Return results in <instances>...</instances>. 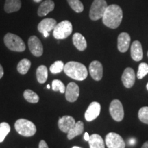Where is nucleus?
<instances>
[{
  "instance_id": "f257e3e1",
  "label": "nucleus",
  "mask_w": 148,
  "mask_h": 148,
  "mask_svg": "<svg viewBox=\"0 0 148 148\" xmlns=\"http://www.w3.org/2000/svg\"><path fill=\"white\" fill-rule=\"evenodd\" d=\"M101 18L106 26L111 29H116L121 23L123 11L118 5L111 4L107 6Z\"/></svg>"
},
{
  "instance_id": "f03ea898",
  "label": "nucleus",
  "mask_w": 148,
  "mask_h": 148,
  "mask_svg": "<svg viewBox=\"0 0 148 148\" xmlns=\"http://www.w3.org/2000/svg\"><path fill=\"white\" fill-rule=\"evenodd\" d=\"M63 71L67 76L78 81L84 80L88 75L86 66L75 61H70L64 64Z\"/></svg>"
},
{
  "instance_id": "7ed1b4c3",
  "label": "nucleus",
  "mask_w": 148,
  "mask_h": 148,
  "mask_svg": "<svg viewBox=\"0 0 148 148\" xmlns=\"http://www.w3.org/2000/svg\"><path fill=\"white\" fill-rule=\"evenodd\" d=\"M5 45L11 51L22 52L25 51V44L21 37L12 33H7L3 38Z\"/></svg>"
},
{
  "instance_id": "20e7f679",
  "label": "nucleus",
  "mask_w": 148,
  "mask_h": 148,
  "mask_svg": "<svg viewBox=\"0 0 148 148\" xmlns=\"http://www.w3.org/2000/svg\"><path fill=\"white\" fill-rule=\"evenodd\" d=\"M16 131L21 136L29 137L36 132V125L33 122L25 119H19L14 123Z\"/></svg>"
},
{
  "instance_id": "39448f33",
  "label": "nucleus",
  "mask_w": 148,
  "mask_h": 148,
  "mask_svg": "<svg viewBox=\"0 0 148 148\" xmlns=\"http://www.w3.org/2000/svg\"><path fill=\"white\" fill-rule=\"evenodd\" d=\"M73 31V26L71 22L64 20L57 23L53 29V36L56 39L62 40L70 36Z\"/></svg>"
},
{
  "instance_id": "423d86ee",
  "label": "nucleus",
  "mask_w": 148,
  "mask_h": 148,
  "mask_svg": "<svg viewBox=\"0 0 148 148\" xmlns=\"http://www.w3.org/2000/svg\"><path fill=\"white\" fill-rule=\"evenodd\" d=\"M108 6L106 0H94L90 8L89 17L92 21H97L102 18Z\"/></svg>"
},
{
  "instance_id": "0eeeda50",
  "label": "nucleus",
  "mask_w": 148,
  "mask_h": 148,
  "mask_svg": "<svg viewBox=\"0 0 148 148\" xmlns=\"http://www.w3.org/2000/svg\"><path fill=\"white\" fill-rule=\"evenodd\" d=\"M109 112L112 119L117 122L122 121L124 117L123 105L119 99H114L111 101L109 107Z\"/></svg>"
},
{
  "instance_id": "6e6552de",
  "label": "nucleus",
  "mask_w": 148,
  "mask_h": 148,
  "mask_svg": "<svg viewBox=\"0 0 148 148\" xmlns=\"http://www.w3.org/2000/svg\"><path fill=\"white\" fill-rule=\"evenodd\" d=\"M108 148H125V143L123 138L115 132H109L105 138Z\"/></svg>"
},
{
  "instance_id": "1a4fd4ad",
  "label": "nucleus",
  "mask_w": 148,
  "mask_h": 148,
  "mask_svg": "<svg viewBox=\"0 0 148 148\" xmlns=\"http://www.w3.org/2000/svg\"><path fill=\"white\" fill-rule=\"evenodd\" d=\"M28 47L30 52L34 56L40 57L43 53V46L42 42L36 36H32L28 39Z\"/></svg>"
},
{
  "instance_id": "9d476101",
  "label": "nucleus",
  "mask_w": 148,
  "mask_h": 148,
  "mask_svg": "<svg viewBox=\"0 0 148 148\" xmlns=\"http://www.w3.org/2000/svg\"><path fill=\"white\" fill-rule=\"evenodd\" d=\"M101 105L97 101H93L90 103L86 109L84 114L85 119L87 121H92L95 120L100 114Z\"/></svg>"
},
{
  "instance_id": "9b49d317",
  "label": "nucleus",
  "mask_w": 148,
  "mask_h": 148,
  "mask_svg": "<svg viewBox=\"0 0 148 148\" xmlns=\"http://www.w3.org/2000/svg\"><path fill=\"white\" fill-rule=\"evenodd\" d=\"M79 95V88L78 85L75 82L68 84L65 90L66 99L69 102H75L78 99Z\"/></svg>"
},
{
  "instance_id": "f8f14e48",
  "label": "nucleus",
  "mask_w": 148,
  "mask_h": 148,
  "mask_svg": "<svg viewBox=\"0 0 148 148\" xmlns=\"http://www.w3.org/2000/svg\"><path fill=\"white\" fill-rule=\"evenodd\" d=\"M89 73L94 80L99 81L103 77V66L98 60L91 62L89 65Z\"/></svg>"
},
{
  "instance_id": "ddd939ff",
  "label": "nucleus",
  "mask_w": 148,
  "mask_h": 148,
  "mask_svg": "<svg viewBox=\"0 0 148 148\" xmlns=\"http://www.w3.org/2000/svg\"><path fill=\"white\" fill-rule=\"evenodd\" d=\"M135 79H136V75L134 69L130 67L126 68L121 76V81L125 87L127 88H132L134 86Z\"/></svg>"
},
{
  "instance_id": "4468645a",
  "label": "nucleus",
  "mask_w": 148,
  "mask_h": 148,
  "mask_svg": "<svg viewBox=\"0 0 148 148\" xmlns=\"http://www.w3.org/2000/svg\"><path fill=\"white\" fill-rule=\"evenodd\" d=\"M130 36L126 32H121L117 38V47L120 52L124 53L128 50L130 44Z\"/></svg>"
},
{
  "instance_id": "2eb2a0df",
  "label": "nucleus",
  "mask_w": 148,
  "mask_h": 148,
  "mask_svg": "<svg viewBox=\"0 0 148 148\" xmlns=\"http://www.w3.org/2000/svg\"><path fill=\"white\" fill-rule=\"evenodd\" d=\"M75 121L71 116L65 115L62 116L58 120V127L62 132L67 133L72 127L75 125Z\"/></svg>"
},
{
  "instance_id": "dca6fc26",
  "label": "nucleus",
  "mask_w": 148,
  "mask_h": 148,
  "mask_svg": "<svg viewBox=\"0 0 148 148\" xmlns=\"http://www.w3.org/2000/svg\"><path fill=\"white\" fill-rule=\"evenodd\" d=\"M57 22L55 19L51 18H46L42 19L41 21L38 23V30L40 33H43L45 32H49L50 31L53 30L54 29L56 25Z\"/></svg>"
},
{
  "instance_id": "f3484780",
  "label": "nucleus",
  "mask_w": 148,
  "mask_h": 148,
  "mask_svg": "<svg viewBox=\"0 0 148 148\" xmlns=\"http://www.w3.org/2000/svg\"><path fill=\"white\" fill-rule=\"evenodd\" d=\"M131 57L134 61H140L143 56L142 45L138 40H134L130 48Z\"/></svg>"
},
{
  "instance_id": "a211bd4d",
  "label": "nucleus",
  "mask_w": 148,
  "mask_h": 148,
  "mask_svg": "<svg viewBox=\"0 0 148 148\" xmlns=\"http://www.w3.org/2000/svg\"><path fill=\"white\" fill-rule=\"evenodd\" d=\"M55 8V3L52 0H45L42 1L39 5L37 11V14L39 16H45L53 10Z\"/></svg>"
},
{
  "instance_id": "6ab92c4d",
  "label": "nucleus",
  "mask_w": 148,
  "mask_h": 148,
  "mask_svg": "<svg viewBox=\"0 0 148 148\" xmlns=\"http://www.w3.org/2000/svg\"><path fill=\"white\" fill-rule=\"evenodd\" d=\"M73 43L74 46L78 49L79 51H84L87 47V42L85 39L84 36L80 33L76 32L73 35Z\"/></svg>"
},
{
  "instance_id": "aec40b11",
  "label": "nucleus",
  "mask_w": 148,
  "mask_h": 148,
  "mask_svg": "<svg viewBox=\"0 0 148 148\" xmlns=\"http://www.w3.org/2000/svg\"><path fill=\"white\" fill-rule=\"evenodd\" d=\"M83 132H84V123H83V122L81 121L75 122V125L67 132V138L69 140L73 139L75 136L82 134Z\"/></svg>"
},
{
  "instance_id": "412c9836",
  "label": "nucleus",
  "mask_w": 148,
  "mask_h": 148,
  "mask_svg": "<svg viewBox=\"0 0 148 148\" xmlns=\"http://www.w3.org/2000/svg\"><path fill=\"white\" fill-rule=\"evenodd\" d=\"M21 7V0H5L4 10L7 13L17 12Z\"/></svg>"
},
{
  "instance_id": "4be33fe9",
  "label": "nucleus",
  "mask_w": 148,
  "mask_h": 148,
  "mask_svg": "<svg viewBox=\"0 0 148 148\" xmlns=\"http://www.w3.org/2000/svg\"><path fill=\"white\" fill-rule=\"evenodd\" d=\"M90 148H105V144L100 135L93 134L90 136L88 140Z\"/></svg>"
},
{
  "instance_id": "5701e85b",
  "label": "nucleus",
  "mask_w": 148,
  "mask_h": 148,
  "mask_svg": "<svg viewBox=\"0 0 148 148\" xmlns=\"http://www.w3.org/2000/svg\"><path fill=\"white\" fill-rule=\"evenodd\" d=\"M36 78L40 84H43L47 79L48 70L47 66L40 65L36 69Z\"/></svg>"
},
{
  "instance_id": "b1692460",
  "label": "nucleus",
  "mask_w": 148,
  "mask_h": 148,
  "mask_svg": "<svg viewBox=\"0 0 148 148\" xmlns=\"http://www.w3.org/2000/svg\"><path fill=\"white\" fill-rule=\"evenodd\" d=\"M30 66V60L27 58H23L17 64V71H18V73L22 74V75H25L29 71Z\"/></svg>"
},
{
  "instance_id": "393cba45",
  "label": "nucleus",
  "mask_w": 148,
  "mask_h": 148,
  "mask_svg": "<svg viewBox=\"0 0 148 148\" xmlns=\"http://www.w3.org/2000/svg\"><path fill=\"white\" fill-rule=\"evenodd\" d=\"M23 97L27 101L32 103H38L39 101V97L36 92L30 89H26L23 92Z\"/></svg>"
},
{
  "instance_id": "a878e982",
  "label": "nucleus",
  "mask_w": 148,
  "mask_h": 148,
  "mask_svg": "<svg viewBox=\"0 0 148 148\" xmlns=\"http://www.w3.org/2000/svg\"><path fill=\"white\" fill-rule=\"evenodd\" d=\"M10 132V126L6 122L0 123V143L4 140L5 138Z\"/></svg>"
},
{
  "instance_id": "bb28decb",
  "label": "nucleus",
  "mask_w": 148,
  "mask_h": 148,
  "mask_svg": "<svg viewBox=\"0 0 148 148\" xmlns=\"http://www.w3.org/2000/svg\"><path fill=\"white\" fill-rule=\"evenodd\" d=\"M70 7L77 13H80L84 10V5L80 0H67Z\"/></svg>"
},
{
  "instance_id": "cd10ccee",
  "label": "nucleus",
  "mask_w": 148,
  "mask_h": 148,
  "mask_svg": "<svg viewBox=\"0 0 148 148\" xmlns=\"http://www.w3.org/2000/svg\"><path fill=\"white\" fill-rule=\"evenodd\" d=\"M64 64L63 62L61 60H57L54 62L49 67V70H50L51 73L53 74H56L58 73H60L63 71Z\"/></svg>"
},
{
  "instance_id": "c85d7f7f",
  "label": "nucleus",
  "mask_w": 148,
  "mask_h": 148,
  "mask_svg": "<svg viewBox=\"0 0 148 148\" xmlns=\"http://www.w3.org/2000/svg\"><path fill=\"white\" fill-rule=\"evenodd\" d=\"M138 116L140 121L148 124V106L142 107L138 111Z\"/></svg>"
},
{
  "instance_id": "c756f323",
  "label": "nucleus",
  "mask_w": 148,
  "mask_h": 148,
  "mask_svg": "<svg viewBox=\"0 0 148 148\" xmlns=\"http://www.w3.org/2000/svg\"><path fill=\"white\" fill-rule=\"evenodd\" d=\"M52 89L53 91H60L61 93H64L65 92V86L62 83V81L59 80V79H54L52 82Z\"/></svg>"
},
{
  "instance_id": "7c9ffc66",
  "label": "nucleus",
  "mask_w": 148,
  "mask_h": 148,
  "mask_svg": "<svg viewBox=\"0 0 148 148\" xmlns=\"http://www.w3.org/2000/svg\"><path fill=\"white\" fill-rule=\"evenodd\" d=\"M148 74V64L145 62H142L138 66L137 72V78L142 79Z\"/></svg>"
},
{
  "instance_id": "2f4dec72",
  "label": "nucleus",
  "mask_w": 148,
  "mask_h": 148,
  "mask_svg": "<svg viewBox=\"0 0 148 148\" xmlns=\"http://www.w3.org/2000/svg\"><path fill=\"white\" fill-rule=\"evenodd\" d=\"M38 148H49V147L45 140H41L38 144Z\"/></svg>"
},
{
  "instance_id": "473e14b6",
  "label": "nucleus",
  "mask_w": 148,
  "mask_h": 148,
  "mask_svg": "<svg viewBox=\"0 0 148 148\" xmlns=\"http://www.w3.org/2000/svg\"><path fill=\"white\" fill-rule=\"evenodd\" d=\"M84 140H86V141H88V140H89V138H90V136H89V134H88V132H85L84 133Z\"/></svg>"
},
{
  "instance_id": "72a5a7b5",
  "label": "nucleus",
  "mask_w": 148,
  "mask_h": 148,
  "mask_svg": "<svg viewBox=\"0 0 148 148\" xmlns=\"http://www.w3.org/2000/svg\"><path fill=\"white\" fill-rule=\"evenodd\" d=\"M3 69L2 66H1V64H0V79L3 77Z\"/></svg>"
},
{
  "instance_id": "f704fd0d",
  "label": "nucleus",
  "mask_w": 148,
  "mask_h": 148,
  "mask_svg": "<svg viewBox=\"0 0 148 148\" xmlns=\"http://www.w3.org/2000/svg\"><path fill=\"white\" fill-rule=\"evenodd\" d=\"M141 148H148V141L145 142V143L143 144V145H142Z\"/></svg>"
},
{
  "instance_id": "c9c22d12",
  "label": "nucleus",
  "mask_w": 148,
  "mask_h": 148,
  "mask_svg": "<svg viewBox=\"0 0 148 148\" xmlns=\"http://www.w3.org/2000/svg\"><path fill=\"white\" fill-rule=\"evenodd\" d=\"M42 34H43V36H44V37H45V38H47V37L49 36V33L48 32H43V33H42Z\"/></svg>"
},
{
  "instance_id": "e433bc0d",
  "label": "nucleus",
  "mask_w": 148,
  "mask_h": 148,
  "mask_svg": "<svg viewBox=\"0 0 148 148\" xmlns=\"http://www.w3.org/2000/svg\"><path fill=\"white\" fill-rule=\"evenodd\" d=\"M33 1L36 3H39V2H41L42 0H33Z\"/></svg>"
},
{
  "instance_id": "4c0bfd02",
  "label": "nucleus",
  "mask_w": 148,
  "mask_h": 148,
  "mask_svg": "<svg viewBox=\"0 0 148 148\" xmlns=\"http://www.w3.org/2000/svg\"><path fill=\"white\" fill-rule=\"evenodd\" d=\"M72 148H81V147H77V146H74V147H73Z\"/></svg>"
},
{
  "instance_id": "58836bf2",
  "label": "nucleus",
  "mask_w": 148,
  "mask_h": 148,
  "mask_svg": "<svg viewBox=\"0 0 148 148\" xmlns=\"http://www.w3.org/2000/svg\"><path fill=\"white\" fill-rule=\"evenodd\" d=\"M47 88H48V89H49V88H50V86H49V84H48V85H47Z\"/></svg>"
},
{
  "instance_id": "ea45409f",
  "label": "nucleus",
  "mask_w": 148,
  "mask_h": 148,
  "mask_svg": "<svg viewBox=\"0 0 148 148\" xmlns=\"http://www.w3.org/2000/svg\"><path fill=\"white\" fill-rule=\"evenodd\" d=\"M146 87H147V89L148 90V83L147 84V86H146Z\"/></svg>"
},
{
  "instance_id": "a19ab883",
  "label": "nucleus",
  "mask_w": 148,
  "mask_h": 148,
  "mask_svg": "<svg viewBox=\"0 0 148 148\" xmlns=\"http://www.w3.org/2000/svg\"><path fill=\"white\" fill-rule=\"evenodd\" d=\"M147 56H148V52H147Z\"/></svg>"
}]
</instances>
